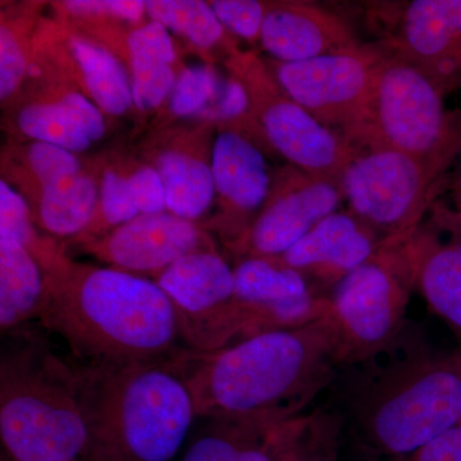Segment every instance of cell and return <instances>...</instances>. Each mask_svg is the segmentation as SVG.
I'll return each instance as SVG.
<instances>
[{"label": "cell", "instance_id": "cell-34", "mask_svg": "<svg viewBox=\"0 0 461 461\" xmlns=\"http://www.w3.org/2000/svg\"><path fill=\"white\" fill-rule=\"evenodd\" d=\"M129 182L140 214L166 213V191L158 169L141 167L130 176Z\"/></svg>", "mask_w": 461, "mask_h": 461}, {"label": "cell", "instance_id": "cell-32", "mask_svg": "<svg viewBox=\"0 0 461 461\" xmlns=\"http://www.w3.org/2000/svg\"><path fill=\"white\" fill-rule=\"evenodd\" d=\"M0 239H14L32 247H39L32 230L26 200L18 191L0 181Z\"/></svg>", "mask_w": 461, "mask_h": 461}, {"label": "cell", "instance_id": "cell-18", "mask_svg": "<svg viewBox=\"0 0 461 461\" xmlns=\"http://www.w3.org/2000/svg\"><path fill=\"white\" fill-rule=\"evenodd\" d=\"M381 244L377 233L357 215L338 211L321 221L278 259L302 273L320 291L335 287L375 256Z\"/></svg>", "mask_w": 461, "mask_h": 461}, {"label": "cell", "instance_id": "cell-33", "mask_svg": "<svg viewBox=\"0 0 461 461\" xmlns=\"http://www.w3.org/2000/svg\"><path fill=\"white\" fill-rule=\"evenodd\" d=\"M26 57L16 35L0 27V98L7 100L23 83L26 74Z\"/></svg>", "mask_w": 461, "mask_h": 461}, {"label": "cell", "instance_id": "cell-7", "mask_svg": "<svg viewBox=\"0 0 461 461\" xmlns=\"http://www.w3.org/2000/svg\"><path fill=\"white\" fill-rule=\"evenodd\" d=\"M415 285L400 242L382 241L375 256L327 295L324 327L339 366L390 345L406 327Z\"/></svg>", "mask_w": 461, "mask_h": 461}, {"label": "cell", "instance_id": "cell-16", "mask_svg": "<svg viewBox=\"0 0 461 461\" xmlns=\"http://www.w3.org/2000/svg\"><path fill=\"white\" fill-rule=\"evenodd\" d=\"M91 249L113 268L158 277L181 258L211 247L195 223L166 212L139 215L93 241Z\"/></svg>", "mask_w": 461, "mask_h": 461}, {"label": "cell", "instance_id": "cell-4", "mask_svg": "<svg viewBox=\"0 0 461 461\" xmlns=\"http://www.w3.org/2000/svg\"><path fill=\"white\" fill-rule=\"evenodd\" d=\"M176 354L148 362H76L94 461L178 459L198 412Z\"/></svg>", "mask_w": 461, "mask_h": 461}, {"label": "cell", "instance_id": "cell-35", "mask_svg": "<svg viewBox=\"0 0 461 461\" xmlns=\"http://www.w3.org/2000/svg\"><path fill=\"white\" fill-rule=\"evenodd\" d=\"M67 11L75 16H112L126 21H139L147 12L145 2L138 0H72L66 2Z\"/></svg>", "mask_w": 461, "mask_h": 461}, {"label": "cell", "instance_id": "cell-6", "mask_svg": "<svg viewBox=\"0 0 461 461\" xmlns=\"http://www.w3.org/2000/svg\"><path fill=\"white\" fill-rule=\"evenodd\" d=\"M384 53L353 144L393 149L448 176L461 154V109L448 111L435 81L402 58Z\"/></svg>", "mask_w": 461, "mask_h": 461}, {"label": "cell", "instance_id": "cell-8", "mask_svg": "<svg viewBox=\"0 0 461 461\" xmlns=\"http://www.w3.org/2000/svg\"><path fill=\"white\" fill-rule=\"evenodd\" d=\"M420 160L393 149H360L339 178L351 213L382 241H402L417 230L447 186Z\"/></svg>", "mask_w": 461, "mask_h": 461}, {"label": "cell", "instance_id": "cell-22", "mask_svg": "<svg viewBox=\"0 0 461 461\" xmlns=\"http://www.w3.org/2000/svg\"><path fill=\"white\" fill-rule=\"evenodd\" d=\"M131 63L133 105L141 111L159 107L175 87L172 65L175 47L169 30L151 21L130 33L127 41Z\"/></svg>", "mask_w": 461, "mask_h": 461}, {"label": "cell", "instance_id": "cell-10", "mask_svg": "<svg viewBox=\"0 0 461 461\" xmlns=\"http://www.w3.org/2000/svg\"><path fill=\"white\" fill-rule=\"evenodd\" d=\"M236 67L269 144L295 168L339 184L360 149L318 122L253 58H240Z\"/></svg>", "mask_w": 461, "mask_h": 461}, {"label": "cell", "instance_id": "cell-36", "mask_svg": "<svg viewBox=\"0 0 461 461\" xmlns=\"http://www.w3.org/2000/svg\"><path fill=\"white\" fill-rule=\"evenodd\" d=\"M250 108V96L245 85L238 77L229 78L223 81L217 99L203 117L220 121L239 120L247 114Z\"/></svg>", "mask_w": 461, "mask_h": 461}, {"label": "cell", "instance_id": "cell-3", "mask_svg": "<svg viewBox=\"0 0 461 461\" xmlns=\"http://www.w3.org/2000/svg\"><path fill=\"white\" fill-rule=\"evenodd\" d=\"M47 296L39 323L86 366L163 359L184 348L177 314L156 281L107 267L45 266Z\"/></svg>", "mask_w": 461, "mask_h": 461}, {"label": "cell", "instance_id": "cell-31", "mask_svg": "<svg viewBox=\"0 0 461 461\" xmlns=\"http://www.w3.org/2000/svg\"><path fill=\"white\" fill-rule=\"evenodd\" d=\"M27 158L42 187L58 184L81 173L80 162L75 153L47 142H33Z\"/></svg>", "mask_w": 461, "mask_h": 461}, {"label": "cell", "instance_id": "cell-39", "mask_svg": "<svg viewBox=\"0 0 461 461\" xmlns=\"http://www.w3.org/2000/svg\"><path fill=\"white\" fill-rule=\"evenodd\" d=\"M324 414L326 411H317L312 414L311 426H309L308 433H306L304 442H303L302 447L299 448L295 456L291 461H321L317 456H312L311 451L313 448L315 438H317L318 432L323 421Z\"/></svg>", "mask_w": 461, "mask_h": 461}, {"label": "cell", "instance_id": "cell-14", "mask_svg": "<svg viewBox=\"0 0 461 461\" xmlns=\"http://www.w3.org/2000/svg\"><path fill=\"white\" fill-rule=\"evenodd\" d=\"M378 45L418 67L446 95L461 90V0L403 3Z\"/></svg>", "mask_w": 461, "mask_h": 461}, {"label": "cell", "instance_id": "cell-26", "mask_svg": "<svg viewBox=\"0 0 461 461\" xmlns=\"http://www.w3.org/2000/svg\"><path fill=\"white\" fill-rule=\"evenodd\" d=\"M151 21L180 33L200 48H213L222 41L224 27L211 5L199 0H150L145 2Z\"/></svg>", "mask_w": 461, "mask_h": 461}, {"label": "cell", "instance_id": "cell-38", "mask_svg": "<svg viewBox=\"0 0 461 461\" xmlns=\"http://www.w3.org/2000/svg\"><path fill=\"white\" fill-rule=\"evenodd\" d=\"M409 456V461H461V426L437 437Z\"/></svg>", "mask_w": 461, "mask_h": 461}, {"label": "cell", "instance_id": "cell-41", "mask_svg": "<svg viewBox=\"0 0 461 461\" xmlns=\"http://www.w3.org/2000/svg\"><path fill=\"white\" fill-rule=\"evenodd\" d=\"M0 461H11V460L7 459V457L2 456V460H0Z\"/></svg>", "mask_w": 461, "mask_h": 461}, {"label": "cell", "instance_id": "cell-5", "mask_svg": "<svg viewBox=\"0 0 461 461\" xmlns=\"http://www.w3.org/2000/svg\"><path fill=\"white\" fill-rule=\"evenodd\" d=\"M0 439L11 461H94L77 363L32 324L3 333Z\"/></svg>", "mask_w": 461, "mask_h": 461}, {"label": "cell", "instance_id": "cell-28", "mask_svg": "<svg viewBox=\"0 0 461 461\" xmlns=\"http://www.w3.org/2000/svg\"><path fill=\"white\" fill-rule=\"evenodd\" d=\"M213 67H187L181 72L169 96V108L178 117L204 114L213 104L222 87Z\"/></svg>", "mask_w": 461, "mask_h": 461}, {"label": "cell", "instance_id": "cell-19", "mask_svg": "<svg viewBox=\"0 0 461 461\" xmlns=\"http://www.w3.org/2000/svg\"><path fill=\"white\" fill-rule=\"evenodd\" d=\"M260 44L282 63L314 59L362 45L341 17L318 5L297 2L269 5Z\"/></svg>", "mask_w": 461, "mask_h": 461}, {"label": "cell", "instance_id": "cell-17", "mask_svg": "<svg viewBox=\"0 0 461 461\" xmlns=\"http://www.w3.org/2000/svg\"><path fill=\"white\" fill-rule=\"evenodd\" d=\"M178 461H291L304 442L312 414L293 420H204Z\"/></svg>", "mask_w": 461, "mask_h": 461}, {"label": "cell", "instance_id": "cell-23", "mask_svg": "<svg viewBox=\"0 0 461 461\" xmlns=\"http://www.w3.org/2000/svg\"><path fill=\"white\" fill-rule=\"evenodd\" d=\"M166 191L167 211L191 221L205 213L213 202L215 185L212 167L198 158L166 151L157 160Z\"/></svg>", "mask_w": 461, "mask_h": 461}, {"label": "cell", "instance_id": "cell-24", "mask_svg": "<svg viewBox=\"0 0 461 461\" xmlns=\"http://www.w3.org/2000/svg\"><path fill=\"white\" fill-rule=\"evenodd\" d=\"M69 45L94 103L111 115L130 111L133 105L131 81L120 60L93 41L74 38Z\"/></svg>", "mask_w": 461, "mask_h": 461}, {"label": "cell", "instance_id": "cell-29", "mask_svg": "<svg viewBox=\"0 0 461 461\" xmlns=\"http://www.w3.org/2000/svg\"><path fill=\"white\" fill-rule=\"evenodd\" d=\"M211 7L224 29L248 41H260L268 5L257 0H215Z\"/></svg>", "mask_w": 461, "mask_h": 461}, {"label": "cell", "instance_id": "cell-21", "mask_svg": "<svg viewBox=\"0 0 461 461\" xmlns=\"http://www.w3.org/2000/svg\"><path fill=\"white\" fill-rule=\"evenodd\" d=\"M39 247L0 239V329L2 333L39 321L48 276Z\"/></svg>", "mask_w": 461, "mask_h": 461}, {"label": "cell", "instance_id": "cell-2", "mask_svg": "<svg viewBox=\"0 0 461 461\" xmlns=\"http://www.w3.org/2000/svg\"><path fill=\"white\" fill-rule=\"evenodd\" d=\"M176 357L200 420H293L332 386L339 371L321 321L213 351L182 348Z\"/></svg>", "mask_w": 461, "mask_h": 461}, {"label": "cell", "instance_id": "cell-42", "mask_svg": "<svg viewBox=\"0 0 461 461\" xmlns=\"http://www.w3.org/2000/svg\"><path fill=\"white\" fill-rule=\"evenodd\" d=\"M460 350H461V348H460ZM459 426H461V420H460V424H459Z\"/></svg>", "mask_w": 461, "mask_h": 461}, {"label": "cell", "instance_id": "cell-12", "mask_svg": "<svg viewBox=\"0 0 461 461\" xmlns=\"http://www.w3.org/2000/svg\"><path fill=\"white\" fill-rule=\"evenodd\" d=\"M240 341L309 326L323 318L327 295L278 258L249 257L233 268Z\"/></svg>", "mask_w": 461, "mask_h": 461}, {"label": "cell", "instance_id": "cell-13", "mask_svg": "<svg viewBox=\"0 0 461 461\" xmlns=\"http://www.w3.org/2000/svg\"><path fill=\"white\" fill-rule=\"evenodd\" d=\"M344 202L338 181L291 166L242 239L248 257L278 258Z\"/></svg>", "mask_w": 461, "mask_h": 461}, {"label": "cell", "instance_id": "cell-37", "mask_svg": "<svg viewBox=\"0 0 461 461\" xmlns=\"http://www.w3.org/2000/svg\"><path fill=\"white\" fill-rule=\"evenodd\" d=\"M59 102L91 142L99 141L104 136V117L95 103L78 93L66 94Z\"/></svg>", "mask_w": 461, "mask_h": 461}, {"label": "cell", "instance_id": "cell-20", "mask_svg": "<svg viewBox=\"0 0 461 461\" xmlns=\"http://www.w3.org/2000/svg\"><path fill=\"white\" fill-rule=\"evenodd\" d=\"M215 191L233 213L249 215L262 211L272 178L262 151L236 131H223L212 150Z\"/></svg>", "mask_w": 461, "mask_h": 461}, {"label": "cell", "instance_id": "cell-30", "mask_svg": "<svg viewBox=\"0 0 461 461\" xmlns=\"http://www.w3.org/2000/svg\"><path fill=\"white\" fill-rule=\"evenodd\" d=\"M100 212L103 222L114 230L141 215L133 199L129 178L114 171L104 173L100 185Z\"/></svg>", "mask_w": 461, "mask_h": 461}, {"label": "cell", "instance_id": "cell-1", "mask_svg": "<svg viewBox=\"0 0 461 461\" xmlns=\"http://www.w3.org/2000/svg\"><path fill=\"white\" fill-rule=\"evenodd\" d=\"M342 423L381 453L406 456L459 426L461 350L438 354L405 327L377 353L339 366Z\"/></svg>", "mask_w": 461, "mask_h": 461}, {"label": "cell", "instance_id": "cell-11", "mask_svg": "<svg viewBox=\"0 0 461 461\" xmlns=\"http://www.w3.org/2000/svg\"><path fill=\"white\" fill-rule=\"evenodd\" d=\"M154 281L175 308L185 348L213 351L239 342L233 268L217 251L187 254Z\"/></svg>", "mask_w": 461, "mask_h": 461}, {"label": "cell", "instance_id": "cell-25", "mask_svg": "<svg viewBox=\"0 0 461 461\" xmlns=\"http://www.w3.org/2000/svg\"><path fill=\"white\" fill-rule=\"evenodd\" d=\"M99 193L96 182L83 173L42 187L41 226L60 238L84 232L95 214Z\"/></svg>", "mask_w": 461, "mask_h": 461}, {"label": "cell", "instance_id": "cell-27", "mask_svg": "<svg viewBox=\"0 0 461 461\" xmlns=\"http://www.w3.org/2000/svg\"><path fill=\"white\" fill-rule=\"evenodd\" d=\"M21 131L35 141L81 153L91 147L89 138L74 122L60 102L27 105L17 115Z\"/></svg>", "mask_w": 461, "mask_h": 461}, {"label": "cell", "instance_id": "cell-9", "mask_svg": "<svg viewBox=\"0 0 461 461\" xmlns=\"http://www.w3.org/2000/svg\"><path fill=\"white\" fill-rule=\"evenodd\" d=\"M384 54L378 44H362L302 62L276 60L275 80L318 122L353 144L366 120Z\"/></svg>", "mask_w": 461, "mask_h": 461}, {"label": "cell", "instance_id": "cell-15", "mask_svg": "<svg viewBox=\"0 0 461 461\" xmlns=\"http://www.w3.org/2000/svg\"><path fill=\"white\" fill-rule=\"evenodd\" d=\"M430 212L400 247L415 288L461 338V233L453 209L436 202Z\"/></svg>", "mask_w": 461, "mask_h": 461}, {"label": "cell", "instance_id": "cell-40", "mask_svg": "<svg viewBox=\"0 0 461 461\" xmlns=\"http://www.w3.org/2000/svg\"><path fill=\"white\" fill-rule=\"evenodd\" d=\"M447 187L450 190L451 199H453V211L461 233V154L456 160V168H455L453 175L448 177Z\"/></svg>", "mask_w": 461, "mask_h": 461}]
</instances>
